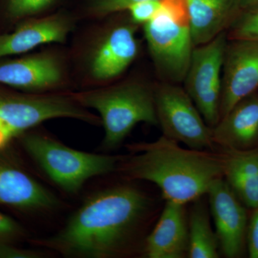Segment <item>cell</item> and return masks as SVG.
<instances>
[{
    "instance_id": "1",
    "label": "cell",
    "mask_w": 258,
    "mask_h": 258,
    "mask_svg": "<svg viewBox=\"0 0 258 258\" xmlns=\"http://www.w3.org/2000/svg\"><path fill=\"white\" fill-rule=\"evenodd\" d=\"M151 209L137 188L111 186L85 199L60 230L34 243L66 257H121L135 247Z\"/></svg>"
},
{
    "instance_id": "2",
    "label": "cell",
    "mask_w": 258,
    "mask_h": 258,
    "mask_svg": "<svg viewBox=\"0 0 258 258\" xmlns=\"http://www.w3.org/2000/svg\"><path fill=\"white\" fill-rule=\"evenodd\" d=\"M128 148L135 155L122 158L118 169L127 179L157 185L165 201L192 203L206 195L215 180L223 177V151L184 149L164 136Z\"/></svg>"
},
{
    "instance_id": "3",
    "label": "cell",
    "mask_w": 258,
    "mask_h": 258,
    "mask_svg": "<svg viewBox=\"0 0 258 258\" xmlns=\"http://www.w3.org/2000/svg\"><path fill=\"white\" fill-rule=\"evenodd\" d=\"M25 152L49 178L64 192L76 195L86 181L118 169L121 157L76 150L48 136L24 134Z\"/></svg>"
},
{
    "instance_id": "4",
    "label": "cell",
    "mask_w": 258,
    "mask_h": 258,
    "mask_svg": "<svg viewBox=\"0 0 258 258\" xmlns=\"http://www.w3.org/2000/svg\"><path fill=\"white\" fill-rule=\"evenodd\" d=\"M75 101L96 110L105 130L103 150H114L139 123L159 125L154 93L142 83H124L114 87L75 95Z\"/></svg>"
},
{
    "instance_id": "5",
    "label": "cell",
    "mask_w": 258,
    "mask_h": 258,
    "mask_svg": "<svg viewBox=\"0 0 258 258\" xmlns=\"http://www.w3.org/2000/svg\"><path fill=\"white\" fill-rule=\"evenodd\" d=\"M144 25L151 56L161 76L169 82L184 81L194 49L187 0H161L157 14Z\"/></svg>"
},
{
    "instance_id": "6",
    "label": "cell",
    "mask_w": 258,
    "mask_h": 258,
    "mask_svg": "<svg viewBox=\"0 0 258 258\" xmlns=\"http://www.w3.org/2000/svg\"><path fill=\"white\" fill-rule=\"evenodd\" d=\"M58 118L97 122L96 117L81 108L77 102L64 97L0 95V151L30 128Z\"/></svg>"
},
{
    "instance_id": "7",
    "label": "cell",
    "mask_w": 258,
    "mask_h": 258,
    "mask_svg": "<svg viewBox=\"0 0 258 258\" xmlns=\"http://www.w3.org/2000/svg\"><path fill=\"white\" fill-rule=\"evenodd\" d=\"M158 123L163 136L195 150L215 151L212 129L185 90L171 83L154 91Z\"/></svg>"
},
{
    "instance_id": "8",
    "label": "cell",
    "mask_w": 258,
    "mask_h": 258,
    "mask_svg": "<svg viewBox=\"0 0 258 258\" xmlns=\"http://www.w3.org/2000/svg\"><path fill=\"white\" fill-rule=\"evenodd\" d=\"M227 42L223 32L193 49L185 76V91L207 124L213 128L221 118V71Z\"/></svg>"
},
{
    "instance_id": "9",
    "label": "cell",
    "mask_w": 258,
    "mask_h": 258,
    "mask_svg": "<svg viewBox=\"0 0 258 258\" xmlns=\"http://www.w3.org/2000/svg\"><path fill=\"white\" fill-rule=\"evenodd\" d=\"M207 195L219 249L227 258L242 257L245 250L248 225L244 205L223 177L212 183Z\"/></svg>"
},
{
    "instance_id": "10",
    "label": "cell",
    "mask_w": 258,
    "mask_h": 258,
    "mask_svg": "<svg viewBox=\"0 0 258 258\" xmlns=\"http://www.w3.org/2000/svg\"><path fill=\"white\" fill-rule=\"evenodd\" d=\"M222 69L221 118L258 88L257 40L234 39L227 44Z\"/></svg>"
},
{
    "instance_id": "11",
    "label": "cell",
    "mask_w": 258,
    "mask_h": 258,
    "mask_svg": "<svg viewBox=\"0 0 258 258\" xmlns=\"http://www.w3.org/2000/svg\"><path fill=\"white\" fill-rule=\"evenodd\" d=\"M183 204L166 201L157 224L144 239L147 258H184L189 248L188 217Z\"/></svg>"
},
{
    "instance_id": "12",
    "label": "cell",
    "mask_w": 258,
    "mask_h": 258,
    "mask_svg": "<svg viewBox=\"0 0 258 258\" xmlns=\"http://www.w3.org/2000/svg\"><path fill=\"white\" fill-rule=\"evenodd\" d=\"M0 204L28 212L55 210L60 201L23 169L0 161Z\"/></svg>"
},
{
    "instance_id": "13",
    "label": "cell",
    "mask_w": 258,
    "mask_h": 258,
    "mask_svg": "<svg viewBox=\"0 0 258 258\" xmlns=\"http://www.w3.org/2000/svg\"><path fill=\"white\" fill-rule=\"evenodd\" d=\"M136 28L132 24L117 25L107 32L93 51L90 70L100 81L115 79L128 69L139 53Z\"/></svg>"
},
{
    "instance_id": "14",
    "label": "cell",
    "mask_w": 258,
    "mask_h": 258,
    "mask_svg": "<svg viewBox=\"0 0 258 258\" xmlns=\"http://www.w3.org/2000/svg\"><path fill=\"white\" fill-rule=\"evenodd\" d=\"M212 129L215 145L225 150L247 152L258 149V95L237 103Z\"/></svg>"
},
{
    "instance_id": "15",
    "label": "cell",
    "mask_w": 258,
    "mask_h": 258,
    "mask_svg": "<svg viewBox=\"0 0 258 258\" xmlns=\"http://www.w3.org/2000/svg\"><path fill=\"white\" fill-rule=\"evenodd\" d=\"M62 77L60 64L48 54L28 56L0 63V83L20 89L40 91L55 87Z\"/></svg>"
},
{
    "instance_id": "16",
    "label": "cell",
    "mask_w": 258,
    "mask_h": 258,
    "mask_svg": "<svg viewBox=\"0 0 258 258\" xmlns=\"http://www.w3.org/2000/svg\"><path fill=\"white\" fill-rule=\"evenodd\" d=\"M194 47L211 41L237 16L240 0H187Z\"/></svg>"
},
{
    "instance_id": "17",
    "label": "cell",
    "mask_w": 258,
    "mask_h": 258,
    "mask_svg": "<svg viewBox=\"0 0 258 258\" xmlns=\"http://www.w3.org/2000/svg\"><path fill=\"white\" fill-rule=\"evenodd\" d=\"M70 30L68 20L59 16L22 24L14 32L0 36V58L25 53L43 44L64 42Z\"/></svg>"
},
{
    "instance_id": "18",
    "label": "cell",
    "mask_w": 258,
    "mask_h": 258,
    "mask_svg": "<svg viewBox=\"0 0 258 258\" xmlns=\"http://www.w3.org/2000/svg\"><path fill=\"white\" fill-rule=\"evenodd\" d=\"M223 178L244 206L258 208V149L225 150Z\"/></svg>"
},
{
    "instance_id": "19",
    "label": "cell",
    "mask_w": 258,
    "mask_h": 258,
    "mask_svg": "<svg viewBox=\"0 0 258 258\" xmlns=\"http://www.w3.org/2000/svg\"><path fill=\"white\" fill-rule=\"evenodd\" d=\"M202 198L192 202L188 216L189 258H218V241L210 222V209Z\"/></svg>"
},
{
    "instance_id": "20",
    "label": "cell",
    "mask_w": 258,
    "mask_h": 258,
    "mask_svg": "<svg viewBox=\"0 0 258 258\" xmlns=\"http://www.w3.org/2000/svg\"><path fill=\"white\" fill-rule=\"evenodd\" d=\"M231 37L233 39L257 40L258 8L244 10L230 25Z\"/></svg>"
},
{
    "instance_id": "21",
    "label": "cell",
    "mask_w": 258,
    "mask_h": 258,
    "mask_svg": "<svg viewBox=\"0 0 258 258\" xmlns=\"http://www.w3.org/2000/svg\"><path fill=\"white\" fill-rule=\"evenodd\" d=\"M161 6V0H145L131 5L128 8L132 21L145 25L155 17Z\"/></svg>"
},
{
    "instance_id": "22",
    "label": "cell",
    "mask_w": 258,
    "mask_h": 258,
    "mask_svg": "<svg viewBox=\"0 0 258 258\" xmlns=\"http://www.w3.org/2000/svg\"><path fill=\"white\" fill-rule=\"evenodd\" d=\"M53 0H9L8 10L13 18L35 14L45 9Z\"/></svg>"
},
{
    "instance_id": "23",
    "label": "cell",
    "mask_w": 258,
    "mask_h": 258,
    "mask_svg": "<svg viewBox=\"0 0 258 258\" xmlns=\"http://www.w3.org/2000/svg\"><path fill=\"white\" fill-rule=\"evenodd\" d=\"M22 226L3 212H0V244L10 243L23 237Z\"/></svg>"
},
{
    "instance_id": "24",
    "label": "cell",
    "mask_w": 258,
    "mask_h": 258,
    "mask_svg": "<svg viewBox=\"0 0 258 258\" xmlns=\"http://www.w3.org/2000/svg\"><path fill=\"white\" fill-rule=\"evenodd\" d=\"M145 0H94L93 9L98 15H106L127 10L131 5Z\"/></svg>"
},
{
    "instance_id": "25",
    "label": "cell",
    "mask_w": 258,
    "mask_h": 258,
    "mask_svg": "<svg viewBox=\"0 0 258 258\" xmlns=\"http://www.w3.org/2000/svg\"><path fill=\"white\" fill-rule=\"evenodd\" d=\"M246 247L249 257L258 258V208L254 209L248 221Z\"/></svg>"
},
{
    "instance_id": "26",
    "label": "cell",
    "mask_w": 258,
    "mask_h": 258,
    "mask_svg": "<svg viewBox=\"0 0 258 258\" xmlns=\"http://www.w3.org/2000/svg\"><path fill=\"white\" fill-rule=\"evenodd\" d=\"M43 255L40 251L19 248L10 243L0 244V258H40Z\"/></svg>"
},
{
    "instance_id": "27",
    "label": "cell",
    "mask_w": 258,
    "mask_h": 258,
    "mask_svg": "<svg viewBox=\"0 0 258 258\" xmlns=\"http://www.w3.org/2000/svg\"><path fill=\"white\" fill-rule=\"evenodd\" d=\"M258 8V0H240V9L242 11Z\"/></svg>"
}]
</instances>
